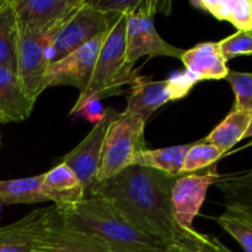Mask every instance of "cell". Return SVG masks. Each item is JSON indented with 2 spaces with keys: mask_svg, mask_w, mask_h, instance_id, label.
<instances>
[{
  "mask_svg": "<svg viewBox=\"0 0 252 252\" xmlns=\"http://www.w3.org/2000/svg\"><path fill=\"white\" fill-rule=\"evenodd\" d=\"M219 177L220 174L217 170V164L177 177L171 191V213L181 230L194 229L193 220L206 201L208 189Z\"/></svg>",
  "mask_w": 252,
  "mask_h": 252,
  "instance_id": "cell-10",
  "label": "cell"
},
{
  "mask_svg": "<svg viewBox=\"0 0 252 252\" xmlns=\"http://www.w3.org/2000/svg\"><path fill=\"white\" fill-rule=\"evenodd\" d=\"M19 26L11 1L6 0L0 9V66L16 74Z\"/></svg>",
  "mask_w": 252,
  "mask_h": 252,
  "instance_id": "cell-22",
  "label": "cell"
},
{
  "mask_svg": "<svg viewBox=\"0 0 252 252\" xmlns=\"http://www.w3.org/2000/svg\"><path fill=\"white\" fill-rule=\"evenodd\" d=\"M153 252H167V251H166V248H164V249H159V250H155Z\"/></svg>",
  "mask_w": 252,
  "mask_h": 252,
  "instance_id": "cell-32",
  "label": "cell"
},
{
  "mask_svg": "<svg viewBox=\"0 0 252 252\" xmlns=\"http://www.w3.org/2000/svg\"><path fill=\"white\" fill-rule=\"evenodd\" d=\"M33 106L25 94L16 74L0 66V123L27 120Z\"/></svg>",
  "mask_w": 252,
  "mask_h": 252,
  "instance_id": "cell-17",
  "label": "cell"
},
{
  "mask_svg": "<svg viewBox=\"0 0 252 252\" xmlns=\"http://www.w3.org/2000/svg\"><path fill=\"white\" fill-rule=\"evenodd\" d=\"M118 115L120 112L107 107V113L105 117L100 122L94 125V128L90 130V133L62 159V162L68 165L80 180L86 192V197L90 196L94 187L97 185L96 176H97V167L103 140H105L106 133H107L111 122Z\"/></svg>",
  "mask_w": 252,
  "mask_h": 252,
  "instance_id": "cell-12",
  "label": "cell"
},
{
  "mask_svg": "<svg viewBox=\"0 0 252 252\" xmlns=\"http://www.w3.org/2000/svg\"><path fill=\"white\" fill-rule=\"evenodd\" d=\"M180 61L186 71L202 80H221L225 79L230 69L226 59L221 54L218 42H203L182 53Z\"/></svg>",
  "mask_w": 252,
  "mask_h": 252,
  "instance_id": "cell-16",
  "label": "cell"
},
{
  "mask_svg": "<svg viewBox=\"0 0 252 252\" xmlns=\"http://www.w3.org/2000/svg\"><path fill=\"white\" fill-rule=\"evenodd\" d=\"M42 180L43 174L22 179L0 180V203L34 204L47 202Z\"/></svg>",
  "mask_w": 252,
  "mask_h": 252,
  "instance_id": "cell-20",
  "label": "cell"
},
{
  "mask_svg": "<svg viewBox=\"0 0 252 252\" xmlns=\"http://www.w3.org/2000/svg\"><path fill=\"white\" fill-rule=\"evenodd\" d=\"M53 39L51 36L20 33L16 76L26 96L33 105L46 90V73L51 63L49 51Z\"/></svg>",
  "mask_w": 252,
  "mask_h": 252,
  "instance_id": "cell-9",
  "label": "cell"
},
{
  "mask_svg": "<svg viewBox=\"0 0 252 252\" xmlns=\"http://www.w3.org/2000/svg\"><path fill=\"white\" fill-rule=\"evenodd\" d=\"M167 252H233L212 235L202 234L196 229L181 230L166 245Z\"/></svg>",
  "mask_w": 252,
  "mask_h": 252,
  "instance_id": "cell-25",
  "label": "cell"
},
{
  "mask_svg": "<svg viewBox=\"0 0 252 252\" xmlns=\"http://www.w3.org/2000/svg\"><path fill=\"white\" fill-rule=\"evenodd\" d=\"M216 220L243 246L245 252H252V211L226 206L224 213Z\"/></svg>",
  "mask_w": 252,
  "mask_h": 252,
  "instance_id": "cell-24",
  "label": "cell"
},
{
  "mask_svg": "<svg viewBox=\"0 0 252 252\" xmlns=\"http://www.w3.org/2000/svg\"><path fill=\"white\" fill-rule=\"evenodd\" d=\"M95 9L105 14H129L138 5L139 0H86Z\"/></svg>",
  "mask_w": 252,
  "mask_h": 252,
  "instance_id": "cell-30",
  "label": "cell"
},
{
  "mask_svg": "<svg viewBox=\"0 0 252 252\" xmlns=\"http://www.w3.org/2000/svg\"><path fill=\"white\" fill-rule=\"evenodd\" d=\"M226 62L239 56H252V32L238 31L218 42Z\"/></svg>",
  "mask_w": 252,
  "mask_h": 252,
  "instance_id": "cell-29",
  "label": "cell"
},
{
  "mask_svg": "<svg viewBox=\"0 0 252 252\" xmlns=\"http://www.w3.org/2000/svg\"><path fill=\"white\" fill-rule=\"evenodd\" d=\"M5 2H6V0H0V9H1L2 5H4Z\"/></svg>",
  "mask_w": 252,
  "mask_h": 252,
  "instance_id": "cell-33",
  "label": "cell"
},
{
  "mask_svg": "<svg viewBox=\"0 0 252 252\" xmlns=\"http://www.w3.org/2000/svg\"><path fill=\"white\" fill-rule=\"evenodd\" d=\"M158 11V2L152 0H139L137 6L127 16L126 32V57L129 65L142 57H171L181 58L185 49L167 43L157 31L154 16Z\"/></svg>",
  "mask_w": 252,
  "mask_h": 252,
  "instance_id": "cell-5",
  "label": "cell"
},
{
  "mask_svg": "<svg viewBox=\"0 0 252 252\" xmlns=\"http://www.w3.org/2000/svg\"><path fill=\"white\" fill-rule=\"evenodd\" d=\"M145 125L137 116L121 112L106 133L97 167V184L132 166L135 155L145 149Z\"/></svg>",
  "mask_w": 252,
  "mask_h": 252,
  "instance_id": "cell-4",
  "label": "cell"
},
{
  "mask_svg": "<svg viewBox=\"0 0 252 252\" xmlns=\"http://www.w3.org/2000/svg\"><path fill=\"white\" fill-rule=\"evenodd\" d=\"M225 80L230 83L235 94L234 110L252 111V73L229 70Z\"/></svg>",
  "mask_w": 252,
  "mask_h": 252,
  "instance_id": "cell-28",
  "label": "cell"
},
{
  "mask_svg": "<svg viewBox=\"0 0 252 252\" xmlns=\"http://www.w3.org/2000/svg\"><path fill=\"white\" fill-rule=\"evenodd\" d=\"M0 144H1V138H0Z\"/></svg>",
  "mask_w": 252,
  "mask_h": 252,
  "instance_id": "cell-34",
  "label": "cell"
},
{
  "mask_svg": "<svg viewBox=\"0 0 252 252\" xmlns=\"http://www.w3.org/2000/svg\"><path fill=\"white\" fill-rule=\"evenodd\" d=\"M176 179L157 170L129 166L98 182L90 196L110 201L128 223L167 245L180 231L171 213V191Z\"/></svg>",
  "mask_w": 252,
  "mask_h": 252,
  "instance_id": "cell-1",
  "label": "cell"
},
{
  "mask_svg": "<svg viewBox=\"0 0 252 252\" xmlns=\"http://www.w3.org/2000/svg\"><path fill=\"white\" fill-rule=\"evenodd\" d=\"M191 4L219 21L230 22L239 31L252 30V0H193Z\"/></svg>",
  "mask_w": 252,
  "mask_h": 252,
  "instance_id": "cell-19",
  "label": "cell"
},
{
  "mask_svg": "<svg viewBox=\"0 0 252 252\" xmlns=\"http://www.w3.org/2000/svg\"><path fill=\"white\" fill-rule=\"evenodd\" d=\"M106 33L107 31L97 34L68 56L51 62L46 73V89L66 85L79 89L80 93L88 90Z\"/></svg>",
  "mask_w": 252,
  "mask_h": 252,
  "instance_id": "cell-11",
  "label": "cell"
},
{
  "mask_svg": "<svg viewBox=\"0 0 252 252\" xmlns=\"http://www.w3.org/2000/svg\"><path fill=\"white\" fill-rule=\"evenodd\" d=\"M226 206H236L252 211V169L224 175L216 182Z\"/></svg>",
  "mask_w": 252,
  "mask_h": 252,
  "instance_id": "cell-23",
  "label": "cell"
},
{
  "mask_svg": "<svg viewBox=\"0 0 252 252\" xmlns=\"http://www.w3.org/2000/svg\"><path fill=\"white\" fill-rule=\"evenodd\" d=\"M224 153L216 145L206 142L204 139L197 143H192L191 148L185 157L184 166L181 170V176L187 174H193L214 165L217 160L220 159Z\"/></svg>",
  "mask_w": 252,
  "mask_h": 252,
  "instance_id": "cell-26",
  "label": "cell"
},
{
  "mask_svg": "<svg viewBox=\"0 0 252 252\" xmlns=\"http://www.w3.org/2000/svg\"><path fill=\"white\" fill-rule=\"evenodd\" d=\"M197 83L198 79L189 71L177 73L171 78L159 81L139 76L133 84L123 112L137 116L147 123L158 108L170 101H176L187 96Z\"/></svg>",
  "mask_w": 252,
  "mask_h": 252,
  "instance_id": "cell-6",
  "label": "cell"
},
{
  "mask_svg": "<svg viewBox=\"0 0 252 252\" xmlns=\"http://www.w3.org/2000/svg\"><path fill=\"white\" fill-rule=\"evenodd\" d=\"M252 117V111L233 110L221 123H219L204 140L216 145L223 153H226L236 143L244 139Z\"/></svg>",
  "mask_w": 252,
  "mask_h": 252,
  "instance_id": "cell-21",
  "label": "cell"
},
{
  "mask_svg": "<svg viewBox=\"0 0 252 252\" xmlns=\"http://www.w3.org/2000/svg\"><path fill=\"white\" fill-rule=\"evenodd\" d=\"M251 137H252V117H251V121H250V125H249V128H248V130H246L244 138H251Z\"/></svg>",
  "mask_w": 252,
  "mask_h": 252,
  "instance_id": "cell-31",
  "label": "cell"
},
{
  "mask_svg": "<svg viewBox=\"0 0 252 252\" xmlns=\"http://www.w3.org/2000/svg\"><path fill=\"white\" fill-rule=\"evenodd\" d=\"M57 214L56 207L37 208L0 228V252H33Z\"/></svg>",
  "mask_w": 252,
  "mask_h": 252,
  "instance_id": "cell-13",
  "label": "cell"
},
{
  "mask_svg": "<svg viewBox=\"0 0 252 252\" xmlns=\"http://www.w3.org/2000/svg\"><path fill=\"white\" fill-rule=\"evenodd\" d=\"M251 32H252V30H251Z\"/></svg>",
  "mask_w": 252,
  "mask_h": 252,
  "instance_id": "cell-35",
  "label": "cell"
},
{
  "mask_svg": "<svg viewBox=\"0 0 252 252\" xmlns=\"http://www.w3.org/2000/svg\"><path fill=\"white\" fill-rule=\"evenodd\" d=\"M107 113L101 103V96L95 93H80L78 101L71 108L69 115L73 117H83L89 122L96 125L100 122Z\"/></svg>",
  "mask_w": 252,
  "mask_h": 252,
  "instance_id": "cell-27",
  "label": "cell"
},
{
  "mask_svg": "<svg viewBox=\"0 0 252 252\" xmlns=\"http://www.w3.org/2000/svg\"><path fill=\"white\" fill-rule=\"evenodd\" d=\"M127 16L128 14L121 15L106 33L90 85L84 93H95L103 97L116 94L126 84L133 85L139 78L132 71L126 57Z\"/></svg>",
  "mask_w": 252,
  "mask_h": 252,
  "instance_id": "cell-3",
  "label": "cell"
},
{
  "mask_svg": "<svg viewBox=\"0 0 252 252\" xmlns=\"http://www.w3.org/2000/svg\"><path fill=\"white\" fill-rule=\"evenodd\" d=\"M15 10L20 33L56 38L84 0H10Z\"/></svg>",
  "mask_w": 252,
  "mask_h": 252,
  "instance_id": "cell-7",
  "label": "cell"
},
{
  "mask_svg": "<svg viewBox=\"0 0 252 252\" xmlns=\"http://www.w3.org/2000/svg\"><path fill=\"white\" fill-rule=\"evenodd\" d=\"M120 16L105 14L84 0V4L71 15L53 39L49 51L51 62L59 61L95 38L97 34L108 31Z\"/></svg>",
  "mask_w": 252,
  "mask_h": 252,
  "instance_id": "cell-8",
  "label": "cell"
},
{
  "mask_svg": "<svg viewBox=\"0 0 252 252\" xmlns=\"http://www.w3.org/2000/svg\"><path fill=\"white\" fill-rule=\"evenodd\" d=\"M42 189L47 201L53 202L59 214L68 213L86 198L85 189L75 172L62 161L43 174Z\"/></svg>",
  "mask_w": 252,
  "mask_h": 252,
  "instance_id": "cell-15",
  "label": "cell"
},
{
  "mask_svg": "<svg viewBox=\"0 0 252 252\" xmlns=\"http://www.w3.org/2000/svg\"><path fill=\"white\" fill-rule=\"evenodd\" d=\"M61 216L74 228L100 239L112 252H153L166 248L128 223L110 201L101 197H86Z\"/></svg>",
  "mask_w": 252,
  "mask_h": 252,
  "instance_id": "cell-2",
  "label": "cell"
},
{
  "mask_svg": "<svg viewBox=\"0 0 252 252\" xmlns=\"http://www.w3.org/2000/svg\"><path fill=\"white\" fill-rule=\"evenodd\" d=\"M33 252H112L100 239L69 224L57 212Z\"/></svg>",
  "mask_w": 252,
  "mask_h": 252,
  "instance_id": "cell-14",
  "label": "cell"
},
{
  "mask_svg": "<svg viewBox=\"0 0 252 252\" xmlns=\"http://www.w3.org/2000/svg\"><path fill=\"white\" fill-rule=\"evenodd\" d=\"M191 144L174 145L160 149H143L135 155L132 166L147 167L164 172L172 177L181 176L185 157L191 148Z\"/></svg>",
  "mask_w": 252,
  "mask_h": 252,
  "instance_id": "cell-18",
  "label": "cell"
}]
</instances>
